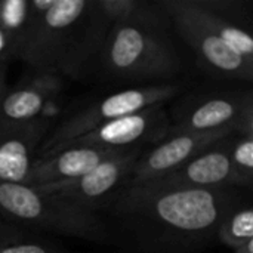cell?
Listing matches in <instances>:
<instances>
[{
	"label": "cell",
	"instance_id": "cell-1",
	"mask_svg": "<svg viewBox=\"0 0 253 253\" xmlns=\"http://www.w3.org/2000/svg\"><path fill=\"white\" fill-rule=\"evenodd\" d=\"M245 190H199L157 182L126 184L102 211L133 253H199L216 240L225 213Z\"/></svg>",
	"mask_w": 253,
	"mask_h": 253
},
{
	"label": "cell",
	"instance_id": "cell-2",
	"mask_svg": "<svg viewBox=\"0 0 253 253\" xmlns=\"http://www.w3.org/2000/svg\"><path fill=\"white\" fill-rule=\"evenodd\" d=\"M168 15L150 1L138 16L116 24L93 62L105 82L133 86L176 82L185 71Z\"/></svg>",
	"mask_w": 253,
	"mask_h": 253
},
{
	"label": "cell",
	"instance_id": "cell-3",
	"mask_svg": "<svg viewBox=\"0 0 253 253\" xmlns=\"http://www.w3.org/2000/svg\"><path fill=\"white\" fill-rule=\"evenodd\" d=\"M0 218L21 230H40L95 243H114L107 221L67 200L24 184L0 182Z\"/></svg>",
	"mask_w": 253,
	"mask_h": 253
},
{
	"label": "cell",
	"instance_id": "cell-4",
	"mask_svg": "<svg viewBox=\"0 0 253 253\" xmlns=\"http://www.w3.org/2000/svg\"><path fill=\"white\" fill-rule=\"evenodd\" d=\"M89 0H33V18L15 61L34 73L68 76Z\"/></svg>",
	"mask_w": 253,
	"mask_h": 253
},
{
	"label": "cell",
	"instance_id": "cell-5",
	"mask_svg": "<svg viewBox=\"0 0 253 253\" xmlns=\"http://www.w3.org/2000/svg\"><path fill=\"white\" fill-rule=\"evenodd\" d=\"M185 89L184 82H169L144 86H129L113 92L83 110L64 119L53 130H49L37 156L49 154L62 144L82 136L105 123L142 111L151 105L166 104L168 101L181 96Z\"/></svg>",
	"mask_w": 253,
	"mask_h": 253
},
{
	"label": "cell",
	"instance_id": "cell-6",
	"mask_svg": "<svg viewBox=\"0 0 253 253\" xmlns=\"http://www.w3.org/2000/svg\"><path fill=\"white\" fill-rule=\"evenodd\" d=\"M173 33L190 47L199 67L219 80L251 83L253 65L246 62L202 21L191 0H159Z\"/></svg>",
	"mask_w": 253,
	"mask_h": 253
},
{
	"label": "cell",
	"instance_id": "cell-7",
	"mask_svg": "<svg viewBox=\"0 0 253 253\" xmlns=\"http://www.w3.org/2000/svg\"><path fill=\"white\" fill-rule=\"evenodd\" d=\"M169 133L234 129L253 133V96L249 89H219L181 98L172 108Z\"/></svg>",
	"mask_w": 253,
	"mask_h": 253
},
{
	"label": "cell",
	"instance_id": "cell-8",
	"mask_svg": "<svg viewBox=\"0 0 253 253\" xmlns=\"http://www.w3.org/2000/svg\"><path fill=\"white\" fill-rule=\"evenodd\" d=\"M170 127L166 104L151 105L142 111L105 123L82 136H77L55 151L68 147H96L110 150H145L163 141ZM47 156V154H43Z\"/></svg>",
	"mask_w": 253,
	"mask_h": 253
},
{
	"label": "cell",
	"instance_id": "cell-9",
	"mask_svg": "<svg viewBox=\"0 0 253 253\" xmlns=\"http://www.w3.org/2000/svg\"><path fill=\"white\" fill-rule=\"evenodd\" d=\"M144 150H133L111 157L80 178L37 187L89 212H102L129 182L132 169Z\"/></svg>",
	"mask_w": 253,
	"mask_h": 253
},
{
	"label": "cell",
	"instance_id": "cell-10",
	"mask_svg": "<svg viewBox=\"0 0 253 253\" xmlns=\"http://www.w3.org/2000/svg\"><path fill=\"white\" fill-rule=\"evenodd\" d=\"M233 133L237 132L234 129H221L212 132L169 133L163 141L141 153L127 184L157 181L190 162L216 141Z\"/></svg>",
	"mask_w": 253,
	"mask_h": 253
},
{
	"label": "cell",
	"instance_id": "cell-11",
	"mask_svg": "<svg viewBox=\"0 0 253 253\" xmlns=\"http://www.w3.org/2000/svg\"><path fill=\"white\" fill-rule=\"evenodd\" d=\"M237 135L233 133L216 141L176 170L151 182L199 190H243L231 163V147Z\"/></svg>",
	"mask_w": 253,
	"mask_h": 253
},
{
	"label": "cell",
	"instance_id": "cell-12",
	"mask_svg": "<svg viewBox=\"0 0 253 253\" xmlns=\"http://www.w3.org/2000/svg\"><path fill=\"white\" fill-rule=\"evenodd\" d=\"M49 120L0 122V182L27 184L39 148L49 133Z\"/></svg>",
	"mask_w": 253,
	"mask_h": 253
},
{
	"label": "cell",
	"instance_id": "cell-13",
	"mask_svg": "<svg viewBox=\"0 0 253 253\" xmlns=\"http://www.w3.org/2000/svg\"><path fill=\"white\" fill-rule=\"evenodd\" d=\"M139 150V148H138ZM133 150H110L96 147H68L47 156H37L27 184L28 187H44L83 176L102 162Z\"/></svg>",
	"mask_w": 253,
	"mask_h": 253
},
{
	"label": "cell",
	"instance_id": "cell-14",
	"mask_svg": "<svg viewBox=\"0 0 253 253\" xmlns=\"http://www.w3.org/2000/svg\"><path fill=\"white\" fill-rule=\"evenodd\" d=\"M59 74L34 73V76L9 89L0 105V122H30L43 113L46 105L62 90Z\"/></svg>",
	"mask_w": 253,
	"mask_h": 253
},
{
	"label": "cell",
	"instance_id": "cell-15",
	"mask_svg": "<svg viewBox=\"0 0 253 253\" xmlns=\"http://www.w3.org/2000/svg\"><path fill=\"white\" fill-rule=\"evenodd\" d=\"M216 240L233 251H237L246 243L252 242L253 209L246 199L239 202L225 213L219 222Z\"/></svg>",
	"mask_w": 253,
	"mask_h": 253
},
{
	"label": "cell",
	"instance_id": "cell-16",
	"mask_svg": "<svg viewBox=\"0 0 253 253\" xmlns=\"http://www.w3.org/2000/svg\"><path fill=\"white\" fill-rule=\"evenodd\" d=\"M31 18L33 0H0V31L10 44L12 61H15Z\"/></svg>",
	"mask_w": 253,
	"mask_h": 253
},
{
	"label": "cell",
	"instance_id": "cell-17",
	"mask_svg": "<svg viewBox=\"0 0 253 253\" xmlns=\"http://www.w3.org/2000/svg\"><path fill=\"white\" fill-rule=\"evenodd\" d=\"M231 163L240 187L249 191L253 184V133L236 136L231 147Z\"/></svg>",
	"mask_w": 253,
	"mask_h": 253
},
{
	"label": "cell",
	"instance_id": "cell-18",
	"mask_svg": "<svg viewBox=\"0 0 253 253\" xmlns=\"http://www.w3.org/2000/svg\"><path fill=\"white\" fill-rule=\"evenodd\" d=\"M193 1L199 7L211 13L249 25L251 15H252V1L248 0H193Z\"/></svg>",
	"mask_w": 253,
	"mask_h": 253
},
{
	"label": "cell",
	"instance_id": "cell-19",
	"mask_svg": "<svg viewBox=\"0 0 253 253\" xmlns=\"http://www.w3.org/2000/svg\"><path fill=\"white\" fill-rule=\"evenodd\" d=\"M0 253H67L62 251L58 245L43 240V239H36L31 236H27L18 242H12L7 245L0 246Z\"/></svg>",
	"mask_w": 253,
	"mask_h": 253
},
{
	"label": "cell",
	"instance_id": "cell-20",
	"mask_svg": "<svg viewBox=\"0 0 253 253\" xmlns=\"http://www.w3.org/2000/svg\"><path fill=\"white\" fill-rule=\"evenodd\" d=\"M27 236H30V234H27L25 230H21L0 218V246L12 243V242H18Z\"/></svg>",
	"mask_w": 253,
	"mask_h": 253
},
{
	"label": "cell",
	"instance_id": "cell-21",
	"mask_svg": "<svg viewBox=\"0 0 253 253\" xmlns=\"http://www.w3.org/2000/svg\"><path fill=\"white\" fill-rule=\"evenodd\" d=\"M7 70H9V62L7 61H0V105L9 90L7 87Z\"/></svg>",
	"mask_w": 253,
	"mask_h": 253
},
{
	"label": "cell",
	"instance_id": "cell-22",
	"mask_svg": "<svg viewBox=\"0 0 253 253\" xmlns=\"http://www.w3.org/2000/svg\"><path fill=\"white\" fill-rule=\"evenodd\" d=\"M0 61H12V50L6 36L0 31Z\"/></svg>",
	"mask_w": 253,
	"mask_h": 253
},
{
	"label": "cell",
	"instance_id": "cell-23",
	"mask_svg": "<svg viewBox=\"0 0 253 253\" xmlns=\"http://www.w3.org/2000/svg\"><path fill=\"white\" fill-rule=\"evenodd\" d=\"M234 253H253V240L249 242V243H246L245 246H242L240 249L234 251Z\"/></svg>",
	"mask_w": 253,
	"mask_h": 253
}]
</instances>
